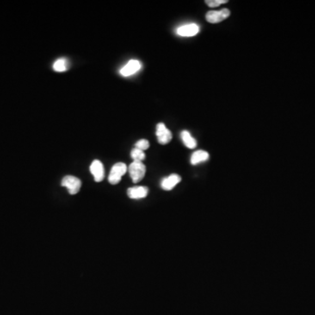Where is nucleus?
<instances>
[{"instance_id":"obj_6","label":"nucleus","mask_w":315,"mask_h":315,"mask_svg":"<svg viewBox=\"0 0 315 315\" xmlns=\"http://www.w3.org/2000/svg\"><path fill=\"white\" fill-rule=\"evenodd\" d=\"M141 63L138 60H131L120 69V75L125 77L132 76L141 69Z\"/></svg>"},{"instance_id":"obj_1","label":"nucleus","mask_w":315,"mask_h":315,"mask_svg":"<svg viewBox=\"0 0 315 315\" xmlns=\"http://www.w3.org/2000/svg\"><path fill=\"white\" fill-rule=\"evenodd\" d=\"M128 171L132 182L138 183L139 181H141L143 178L144 177L146 168H145V166L143 164V162L132 161V163L129 166Z\"/></svg>"},{"instance_id":"obj_11","label":"nucleus","mask_w":315,"mask_h":315,"mask_svg":"<svg viewBox=\"0 0 315 315\" xmlns=\"http://www.w3.org/2000/svg\"><path fill=\"white\" fill-rule=\"evenodd\" d=\"M208 158H209V154L206 151L199 150V151H194L191 156V164L194 165V166L200 164L204 161H207Z\"/></svg>"},{"instance_id":"obj_7","label":"nucleus","mask_w":315,"mask_h":315,"mask_svg":"<svg viewBox=\"0 0 315 315\" xmlns=\"http://www.w3.org/2000/svg\"><path fill=\"white\" fill-rule=\"evenodd\" d=\"M199 31H200V28L198 25L192 23L178 27L176 33L178 35L181 37H192L196 35L197 33H199Z\"/></svg>"},{"instance_id":"obj_5","label":"nucleus","mask_w":315,"mask_h":315,"mask_svg":"<svg viewBox=\"0 0 315 315\" xmlns=\"http://www.w3.org/2000/svg\"><path fill=\"white\" fill-rule=\"evenodd\" d=\"M156 135H157L158 141L161 144H168L173 138L172 132L166 127V125L163 123L158 124Z\"/></svg>"},{"instance_id":"obj_16","label":"nucleus","mask_w":315,"mask_h":315,"mask_svg":"<svg viewBox=\"0 0 315 315\" xmlns=\"http://www.w3.org/2000/svg\"><path fill=\"white\" fill-rule=\"evenodd\" d=\"M228 2V0H206L205 3L207 4L209 7H219L222 4H225Z\"/></svg>"},{"instance_id":"obj_3","label":"nucleus","mask_w":315,"mask_h":315,"mask_svg":"<svg viewBox=\"0 0 315 315\" xmlns=\"http://www.w3.org/2000/svg\"><path fill=\"white\" fill-rule=\"evenodd\" d=\"M62 186L68 189L69 194L74 195V194H78V192L82 187V181H80V179L78 178L68 175V176L63 178V181H62Z\"/></svg>"},{"instance_id":"obj_2","label":"nucleus","mask_w":315,"mask_h":315,"mask_svg":"<svg viewBox=\"0 0 315 315\" xmlns=\"http://www.w3.org/2000/svg\"><path fill=\"white\" fill-rule=\"evenodd\" d=\"M128 170L127 166L125 163H117L112 167L110 175H109V182L112 185H117L121 181V179Z\"/></svg>"},{"instance_id":"obj_15","label":"nucleus","mask_w":315,"mask_h":315,"mask_svg":"<svg viewBox=\"0 0 315 315\" xmlns=\"http://www.w3.org/2000/svg\"><path fill=\"white\" fill-rule=\"evenodd\" d=\"M149 146H150V144H149V141L146 140V139H140V140H138L136 143V148H138V149L143 151L147 150Z\"/></svg>"},{"instance_id":"obj_12","label":"nucleus","mask_w":315,"mask_h":315,"mask_svg":"<svg viewBox=\"0 0 315 315\" xmlns=\"http://www.w3.org/2000/svg\"><path fill=\"white\" fill-rule=\"evenodd\" d=\"M181 139L183 141L184 144L189 149H194L197 146V142L194 139L192 135L190 134V132L187 131H183L181 132Z\"/></svg>"},{"instance_id":"obj_13","label":"nucleus","mask_w":315,"mask_h":315,"mask_svg":"<svg viewBox=\"0 0 315 315\" xmlns=\"http://www.w3.org/2000/svg\"><path fill=\"white\" fill-rule=\"evenodd\" d=\"M52 68H54L55 71H56V72H65L66 70H68V69H69V63L64 58H61V59L57 60L56 63H54Z\"/></svg>"},{"instance_id":"obj_4","label":"nucleus","mask_w":315,"mask_h":315,"mask_svg":"<svg viewBox=\"0 0 315 315\" xmlns=\"http://www.w3.org/2000/svg\"><path fill=\"white\" fill-rule=\"evenodd\" d=\"M230 12L229 9H223L220 11H210L206 15V20L211 24L219 23L223 20H226L230 16Z\"/></svg>"},{"instance_id":"obj_9","label":"nucleus","mask_w":315,"mask_h":315,"mask_svg":"<svg viewBox=\"0 0 315 315\" xmlns=\"http://www.w3.org/2000/svg\"><path fill=\"white\" fill-rule=\"evenodd\" d=\"M127 194H128L129 198L133 199V200H139V199H143L147 196L148 194V188L147 187H130L128 190H127Z\"/></svg>"},{"instance_id":"obj_14","label":"nucleus","mask_w":315,"mask_h":315,"mask_svg":"<svg viewBox=\"0 0 315 315\" xmlns=\"http://www.w3.org/2000/svg\"><path fill=\"white\" fill-rule=\"evenodd\" d=\"M131 156L133 161H139V162H142L145 158L144 151L139 150L138 148H135L131 151Z\"/></svg>"},{"instance_id":"obj_10","label":"nucleus","mask_w":315,"mask_h":315,"mask_svg":"<svg viewBox=\"0 0 315 315\" xmlns=\"http://www.w3.org/2000/svg\"><path fill=\"white\" fill-rule=\"evenodd\" d=\"M181 181V176L178 174H171L161 181V187L166 191H170Z\"/></svg>"},{"instance_id":"obj_8","label":"nucleus","mask_w":315,"mask_h":315,"mask_svg":"<svg viewBox=\"0 0 315 315\" xmlns=\"http://www.w3.org/2000/svg\"><path fill=\"white\" fill-rule=\"evenodd\" d=\"M90 173L92 175L94 176L95 181L96 182H101L104 178V168H103V165L100 161H95L92 162V164L90 165Z\"/></svg>"}]
</instances>
